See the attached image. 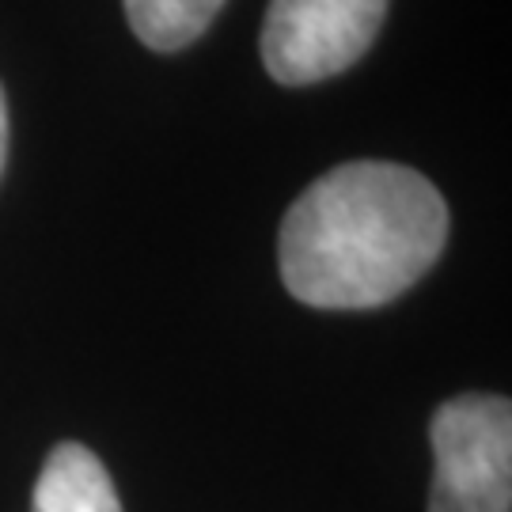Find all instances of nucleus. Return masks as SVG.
Segmentation results:
<instances>
[{
	"label": "nucleus",
	"mask_w": 512,
	"mask_h": 512,
	"mask_svg": "<svg viewBox=\"0 0 512 512\" xmlns=\"http://www.w3.org/2000/svg\"><path fill=\"white\" fill-rule=\"evenodd\" d=\"M31 512H122L103 459L84 444H57L35 482Z\"/></svg>",
	"instance_id": "nucleus-4"
},
{
	"label": "nucleus",
	"mask_w": 512,
	"mask_h": 512,
	"mask_svg": "<svg viewBox=\"0 0 512 512\" xmlns=\"http://www.w3.org/2000/svg\"><path fill=\"white\" fill-rule=\"evenodd\" d=\"M448 205L421 171L357 160L319 175L281 220L285 289L327 311L391 304L433 270Z\"/></svg>",
	"instance_id": "nucleus-1"
},
{
	"label": "nucleus",
	"mask_w": 512,
	"mask_h": 512,
	"mask_svg": "<svg viewBox=\"0 0 512 512\" xmlns=\"http://www.w3.org/2000/svg\"><path fill=\"white\" fill-rule=\"evenodd\" d=\"M387 0H270L262 61L277 84L304 88L349 69L380 35Z\"/></svg>",
	"instance_id": "nucleus-3"
},
{
	"label": "nucleus",
	"mask_w": 512,
	"mask_h": 512,
	"mask_svg": "<svg viewBox=\"0 0 512 512\" xmlns=\"http://www.w3.org/2000/svg\"><path fill=\"white\" fill-rule=\"evenodd\" d=\"M8 160V103H4V88H0V171Z\"/></svg>",
	"instance_id": "nucleus-6"
},
{
	"label": "nucleus",
	"mask_w": 512,
	"mask_h": 512,
	"mask_svg": "<svg viewBox=\"0 0 512 512\" xmlns=\"http://www.w3.org/2000/svg\"><path fill=\"white\" fill-rule=\"evenodd\" d=\"M429 512H512V403L505 395H456L429 425Z\"/></svg>",
	"instance_id": "nucleus-2"
},
{
	"label": "nucleus",
	"mask_w": 512,
	"mask_h": 512,
	"mask_svg": "<svg viewBox=\"0 0 512 512\" xmlns=\"http://www.w3.org/2000/svg\"><path fill=\"white\" fill-rule=\"evenodd\" d=\"M220 8L224 0H126L133 35L160 54H175L202 38Z\"/></svg>",
	"instance_id": "nucleus-5"
}]
</instances>
